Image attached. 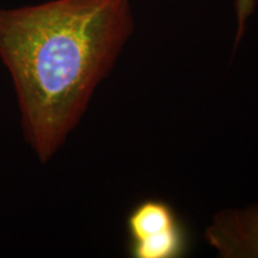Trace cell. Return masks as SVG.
Returning <instances> with one entry per match:
<instances>
[{
    "mask_svg": "<svg viewBox=\"0 0 258 258\" xmlns=\"http://www.w3.org/2000/svg\"><path fill=\"white\" fill-rule=\"evenodd\" d=\"M134 32L132 0H49L0 9V61L25 143L53 159Z\"/></svg>",
    "mask_w": 258,
    "mask_h": 258,
    "instance_id": "cell-1",
    "label": "cell"
},
{
    "mask_svg": "<svg viewBox=\"0 0 258 258\" xmlns=\"http://www.w3.org/2000/svg\"><path fill=\"white\" fill-rule=\"evenodd\" d=\"M128 254L133 258H180L190 249L188 228L169 202L147 199L125 218Z\"/></svg>",
    "mask_w": 258,
    "mask_h": 258,
    "instance_id": "cell-2",
    "label": "cell"
},
{
    "mask_svg": "<svg viewBox=\"0 0 258 258\" xmlns=\"http://www.w3.org/2000/svg\"><path fill=\"white\" fill-rule=\"evenodd\" d=\"M203 237L220 258H258V205L215 213Z\"/></svg>",
    "mask_w": 258,
    "mask_h": 258,
    "instance_id": "cell-3",
    "label": "cell"
},
{
    "mask_svg": "<svg viewBox=\"0 0 258 258\" xmlns=\"http://www.w3.org/2000/svg\"><path fill=\"white\" fill-rule=\"evenodd\" d=\"M257 0H235V15H237V38L235 44L239 43L240 38L243 37L246 25L247 18L252 15Z\"/></svg>",
    "mask_w": 258,
    "mask_h": 258,
    "instance_id": "cell-4",
    "label": "cell"
}]
</instances>
